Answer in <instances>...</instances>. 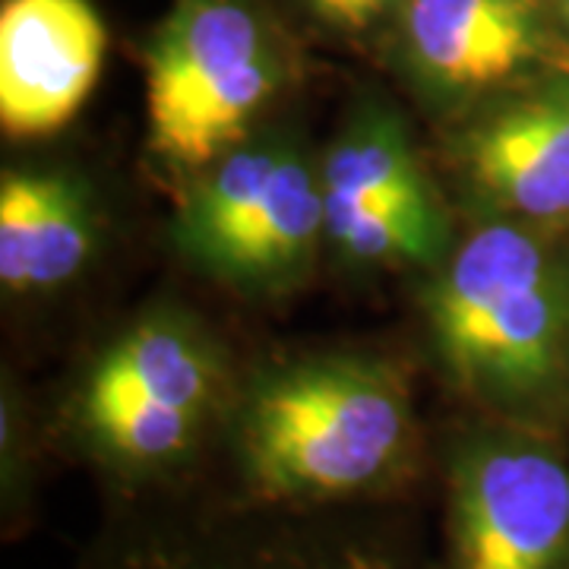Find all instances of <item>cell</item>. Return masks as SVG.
Listing matches in <instances>:
<instances>
[{"label":"cell","mask_w":569,"mask_h":569,"mask_svg":"<svg viewBox=\"0 0 569 569\" xmlns=\"http://www.w3.org/2000/svg\"><path fill=\"white\" fill-rule=\"evenodd\" d=\"M411 456V408L383 365L313 361L272 373L247 399L234 459L247 507H342L399 481Z\"/></svg>","instance_id":"cell-1"},{"label":"cell","mask_w":569,"mask_h":569,"mask_svg":"<svg viewBox=\"0 0 569 569\" xmlns=\"http://www.w3.org/2000/svg\"><path fill=\"white\" fill-rule=\"evenodd\" d=\"M430 329L449 373L490 406L522 402L553 380L567 295L548 250L516 224H488L430 288Z\"/></svg>","instance_id":"cell-2"},{"label":"cell","mask_w":569,"mask_h":569,"mask_svg":"<svg viewBox=\"0 0 569 569\" xmlns=\"http://www.w3.org/2000/svg\"><path fill=\"white\" fill-rule=\"evenodd\" d=\"M279 86L260 20L238 0H181L146 58L152 149L178 168L222 162Z\"/></svg>","instance_id":"cell-3"},{"label":"cell","mask_w":569,"mask_h":569,"mask_svg":"<svg viewBox=\"0 0 569 569\" xmlns=\"http://www.w3.org/2000/svg\"><path fill=\"white\" fill-rule=\"evenodd\" d=\"M447 569H569V466L541 440L475 433L447 471Z\"/></svg>","instance_id":"cell-4"},{"label":"cell","mask_w":569,"mask_h":569,"mask_svg":"<svg viewBox=\"0 0 569 569\" xmlns=\"http://www.w3.org/2000/svg\"><path fill=\"white\" fill-rule=\"evenodd\" d=\"M102 17L89 0H3L0 123L13 140L63 130L102 73Z\"/></svg>","instance_id":"cell-5"},{"label":"cell","mask_w":569,"mask_h":569,"mask_svg":"<svg viewBox=\"0 0 569 569\" xmlns=\"http://www.w3.org/2000/svg\"><path fill=\"white\" fill-rule=\"evenodd\" d=\"M471 183L531 222L569 219V89L541 92L471 130Z\"/></svg>","instance_id":"cell-6"},{"label":"cell","mask_w":569,"mask_h":569,"mask_svg":"<svg viewBox=\"0 0 569 569\" xmlns=\"http://www.w3.org/2000/svg\"><path fill=\"white\" fill-rule=\"evenodd\" d=\"M408 44L418 67L447 89H488L538 51L531 0H408Z\"/></svg>","instance_id":"cell-7"},{"label":"cell","mask_w":569,"mask_h":569,"mask_svg":"<svg viewBox=\"0 0 569 569\" xmlns=\"http://www.w3.org/2000/svg\"><path fill=\"white\" fill-rule=\"evenodd\" d=\"M92 250V216L63 174H7L0 183V282L22 295L73 279Z\"/></svg>","instance_id":"cell-8"},{"label":"cell","mask_w":569,"mask_h":569,"mask_svg":"<svg viewBox=\"0 0 569 569\" xmlns=\"http://www.w3.org/2000/svg\"><path fill=\"white\" fill-rule=\"evenodd\" d=\"M320 231H326L323 183L298 152L282 149L263 197L206 269L231 282H279L310 260Z\"/></svg>","instance_id":"cell-9"},{"label":"cell","mask_w":569,"mask_h":569,"mask_svg":"<svg viewBox=\"0 0 569 569\" xmlns=\"http://www.w3.org/2000/svg\"><path fill=\"white\" fill-rule=\"evenodd\" d=\"M212 377V358L187 326L149 320L130 329L99 361L82 406L156 402L206 415Z\"/></svg>","instance_id":"cell-10"},{"label":"cell","mask_w":569,"mask_h":569,"mask_svg":"<svg viewBox=\"0 0 569 569\" xmlns=\"http://www.w3.org/2000/svg\"><path fill=\"white\" fill-rule=\"evenodd\" d=\"M320 183L326 206L433 197L402 130L383 118H367L329 149Z\"/></svg>","instance_id":"cell-11"},{"label":"cell","mask_w":569,"mask_h":569,"mask_svg":"<svg viewBox=\"0 0 569 569\" xmlns=\"http://www.w3.org/2000/svg\"><path fill=\"white\" fill-rule=\"evenodd\" d=\"M326 234L361 263H421L447 241L443 212L433 197L399 203L326 206Z\"/></svg>","instance_id":"cell-12"},{"label":"cell","mask_w":569,"mask_h":569,"mask_svg":"<svg viewBox=\"0 0 569 569\" xmlns=\"http://www.w3.org/2000/svg\"><path fill=\"white\" fill-rule=\"evenodd\" d=\"M282 159V146H244L228 152L193 190L178 222V244L206 266L244 224Z\"/></svg>","instance_id":"cell-13"},{"label":"cell","mask_w":569,"mask_h":569,"mask_svg":"<svg viewBox=\"0 0 569 569\" xmlns=\"http://www.w3.org/2000/svg\"><path fill=\"white\" fill-rule=\"evenodd\" d=\"M149 569H396L383 553L339 550V553H272L257 560H174Z\"/></svg>","instance_id":"cell-14"},{"label":"cell","mask_w":569,"mask_h":569,"mask_svg":"<svg viewBox=\"0 0 569 569\" xmlns=\"http://www.w3.org/2000/svg\"><path fill=\"white\" fill-rule=\"evenodd\" d=\"M317 13H323L329 20L342 22V26H365L377 13H383L392 0H307Z\"/></svg>","instance_id":"cell-15"},{"label":"cell","mask_w":569,"mask_h":569,"mask_svg":"<svg viewBox=\"0 0 569 569\" xmlns=\"http://www.w3.org/2000/svg\"><path fill=\"white\" fill-rule=\"evenodd\" d=\"M560 10H563V17L569 20V0H560Z\"/></svg>","instance_id":"cell-16"}]
</instances>
